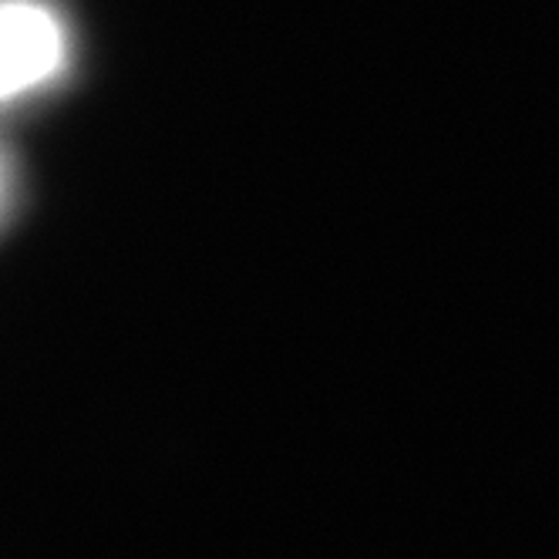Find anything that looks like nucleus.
Here are the masks:
<instances>
[{"label":"nucleus","mask_w":559,"mask_h":559,"mask_svg":"<svg viewBox=\"0 0 559 559\" xmlns=\"http://www.w3.org/2000/svg\"><path fill=\"white\" fill-rule=\"evenodd\" d=\"M68 58V27L48 0H0V108L51 88Z\"/></svg>","instance_id":"nucleus-1"},{"label":"nucleus","mask_w":559,"mask_h":559,"mask_svg":"<svg viewBox=\"0 0 559 559\" xmlns=\"http://www.w3.org/2000/svg\"><path fill=\"white\" fill-rule=\"evenodd\" d=\"M11 206V169H8V158L0 155V219H4Z\"/></svg>","instance_id":"nucleus-2"}]
</instances>
